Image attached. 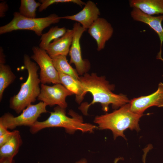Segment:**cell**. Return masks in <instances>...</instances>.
<instances>
[{
  "label": "cell",
  "mask_w": 163,
  "mask_h": 163,
  "mask_svg": "<svg viewBox=\"0 0 163 163\" xmlns=\"http://www.w3.org/2000/svg\"><path fill=\"white\" fill-rule=\"evenodd\" d=\"M73 34L72 44L69 53L70 56L69 64H74L76 70L79 75L86 73L90 68V63L87 59H82L80 40L86 30L80 24L76 22L73 25Z\"/></svg>",
  "instance_id": "cell-8"
},
{
  "label": "cell",
  "mask_w": 163,
  "mask_h": 163,
  "mask_svg": "<svg viewBox=\"0 0 163 163\" xmlns=\"http://www.w3.org/2000/svg\"><path fill=\"white\" fill-rule=\"evenodd\" d=\"M143 115L132 112L129 103L111 113L96 116L94 121L98 125L99 129L111 131L115 140L118 136L126 139L124 131L128 129L139 131V122Z\"/></svg>",
  "instance_id": "cell-2"
},
{
  "label": "cell",
  "mask_w": 163,
  "mask_h": 163,
  "mask_svg": "<svg viewBox=\"0 0 163 163\" xmlns=\"http://www.w3.org/2000/svg\"><path fill=\"white\" fill-rule=\"evenodd\" d=\"M22 143L19 131L14 130V133L11 139L0 147V158H14L18 152Z\"/></svg>",
  "instance_id": "cell-16"
},
{
  "label": "cell",
  "mask_w": 163,
  "mask_h": 163,
  "mask_svg": "<svg viewBox=\"0 0 163 163\" xmlns=\"http://www.w3.org/2000/svg\"><path fill=\"white\" fill-rule=\"evenodd\" d=\"M78 80L85 95L88 92L93 97V100L90 104L83 103L79 107L85 115H88L89 107L95 103H100L102 110L107 112L110 104L113 109L116 110L130 102L125 95L113 93L114 85L110 84L104 76H98L95 73L90 74L86 73L79 77Z\"/></svg>",
  "instance_id": "cell-1"
},
{
  "label": "cell",
  "mask_w": 163,
  "mask_h": 163,
  "mask_svg": "<svg viewBox=\"0 0 163 163\" xmlns=\"http://www.w3.org/2000/svg\"><path fill=\"white\" fill-rule=\"evenodd\" d=\"M41 5L40 2L34 0H21L19 8V14L28 18H36V11Z\"/></svg>",
  "instance_id": "cell-21"
},
{
  "label": "cell",
  "mask_w": 163,
  "mask_h": 163,
  "mask_svg": "<svg viewBox=\"0 0 163 163\" xmlns=\"http://www.w3.org/2000/svg\"><path fill=\"white\" fill-rule=\"evenodd\" d=\"M13 158V157L0 158V163H14Z\"/></svg>",
  "instance_id": "cell-25"
},
{
  "label": "cell",
  "mask_w": 163,
  "mask_h": 163,
  "mask_svg": "<svg viewBox=\"0 0 163 163\" xmlns=\"http://www.w3.org/2000/svg\"><path fill=\"white\" fill-rule=\"evenodd\" d=\"M8 131L7 129L0 124V136L4 134Z\"/></svg>",
  "instance_id": "cell-28"
},
{
  "label": "cell",
  "mask_w": 163,
  "mask_h": 163,
  "mask_svg": "<svg viewBox=\"0 0 163 163\" xmlns=\"http://www.w3.org/2000/svg\"><path fill=\"white\" fill-rule=\"evenodd\" d=\"M47 104L42 101L28 106L19 115L15 117L9 113H5L0 118V124L7 129H13L21 126H32L41 114L46 113Z\"/></svg>",
  "instance_id": "cell-6"
},
{
  "label": "cell",
  "mask_w": 163,
  "mask_h": 163,
  "mask_svg": "<svg viewBox=\"0 0 163 163\" xmlns=\"http://www.w3.org/2000/svg\"><path fill=\"white\" fill-rule=\"evenodd\" d=\"M144 163H145V162H144Z\"/></svg>",
  "instance_id": "cell-29"
},
{
  "label": "cell",
  "mask_w": 163,
  "mask_h": 163,
  "mask_svg": "<svg viewBox=\"0 0 163 163\" xmlns=\"http://www.w3.org/2000/svg\"><path fill=\"white\" fill-rule=\"evenodd\" d=\"M23 61L24 68L27 71V78L21 84L18 93L10 100V108L18 114L35 101L41 89L40 87L41 82L37 73L39 67L26 54L24 56Z\"/></svg>",
  "instance_id": "cell-4"
},
{
  "label": "cell",
  "mask_w": 163,
  "mask_h": 163,
  "mask_svg": "<svg viewBox=\"0 0 163 163\" xmlns=\"http://www.w3.org/2000/svg\"><path fill=\"white\" fill-rule=\"evenodd\" d=\"M129 4L149 15L163 14V0H130Z\"/></svg>",
  "instance_id": "cell-15"
},
{
  "label": "cell",
  "mask_w": 163,
  "mask_h": 163,
  "mask_svg": "<svg viewBox=\"0 0 163 163\" xmlns=\"http://www.w3.org/2000/svg\"><path fill=\"white\" fill-rule=\"evenodd\" d=\"M123 159L122 157L117 158L115 159L114 163H117L119 160H122ZM75 163H87V161L86 159L83 158L76 162Z\"/></svg>",
  "instance_id": "cell-27"
},
{
  "label": "cell",
  "mask_w": 163,
  "mask_h": 163,
  "mask_svg": "<svg viewBox=\"0 0 163 163\" xmlns=\"http://www.w3.org/2000/svg\"><path fill=\"white\" fill-rule=\"evenodd\" d=\"M130 109L133 112L143 115L144 112L152 106L163 107V83H159L157 90L152 94L133 98L129 102Z\"/></svg>",
  "instance_id": "cell-10"
},
{
  "label": "cell",
  "mask_w": 163,
  "mask_h": 163,
  "mask_svg": "<svg viewBox=\"0 0 163 163\" xmlns=\"http://www.w3.org/2000/svg\"><path fill=\"white\" fill-rule=\"evenodd\" d=\"M40 88V93L37 98L38 100L50 106L57 105L64 109L67 107L66 97L73 94L61 84L52 86L41 84Z\"/></svg>",
  "instance_id": "cell-9"
},
{
  "label": "cell",
  "mask_w": 163,
  "mask_h": 163,
  "mask_svg": "<svg viewBox=\"0 0 163 163\" xmlns=\"http://www.w3.org/2000/svg\"><path fill=\"white\" fill-rule=\"evenodd\" d=\"M89 35L96 42L97 50L103 49L106 42L112 37L113 29L105 19L99 18L88 29Z\"/></svg>",
  "instance_id": "cell-11"
},
{
  "label": "cell",
  "mask_w": 163,
  "mask_h": 163,
  "mask_svg": "<svg viewBox=\"0 0 163 163\" xmlns=\"http://www.w3.org/2000/svg\"><path fill=\"white\" fill-rule=\"evenodd\" d=\"M41 5L38 11L41 12L46 9L49 6L54 4L64 3H72L75 4L82 7L85 3L80 0H39Z\"/></svg>",
  "instance_id": "cell-22"
},
{
  "label": "cell",
  "mask_w": 163,
  "mask_h": 163,
  "mask_svg": "<svg viewBox=\"0 0 163 163\" xmlns=\"http://www.w3.org/2000/svg\"><path fill=\"white\" fill-rule=\"evenodd\" d=\"M5 56L3 52V50L2 47L0 48V63H5Z\"/></svg>",
  "instance_id": "cell-26"
},
{
  "label": "cell",
  "mask_w": 163,
  "mask_h": 163,
  "mask_svg": "<svg viewBox=\"0 0 163 163\" xmlns=\"http://www.w3.org/2000/svg\"><path fill=\"white\" fill-rule=\"evenodd\" d=\"M14 133V130L12 131H8L2 136H0V147L7 142L11 137Z\"/></svg>",
  "instance_id": "cell-23"
},
{
  "label": "cell",
  "mask_w": 163,
  "mask_h": 163,
  "mask_svg": "<svg viewBox=\"0 0 163 163\" xmlns=\"http://www.w3.org/2000/svg\"><path fill=\"white\" fill-rule=\"evenodd\" d=\"M66 30L65 27H59L58 26L52 27L47 32L41 36L39 47L46 51L51 41L62 36Z\"/></svg>",
  "instance_id": "cell-20"
},
{
  "label": "cell",
  "mask_w": 163,
  "mask_h": 163,
  "mask_svg": "<svg viewBox=\"0 0 163 163\" xmlns=\"http://www.w3.org/2000/svg\"><path fill=\"white\" fill-rule=\"evenodd\" d=\"M59 74L61 84L75 94L76 100L80 104L84 99L85 95L79 80L68 75L60 73Z\"/></svg>",
  "instance_id": "cell-17"
},
{
  "label": "cell",
  "mask_w": 163,
  "mask_h": 163,
  "mask_svg": "<svg viewBox=\"0 0 163 163\" xmlns=\"http://www.w3.org/2000/svg\"><path fill=\"white\" fill-rule=\"evenodd\" d=\"M31 58L40 69V78L41 84H61L59 74L55 68L52 58L46 51L38 46L32 47Z\"/></svg>",
  "instance_id": "cell-7"
},
{
  "label": "cell",
  "mask_w": 163,
  "mask_h": 163,
  "mask_svg": "<svg viewBox=\"0 0 163 163\" xmlns=\"http://www.w3.org/2000/svg\"><path fill=\"white\" fill-rule=\"evenodd\" d=\"M8 8V5L5 2H2L0 3V17H3L5 15V12Z\"/></svg>",
  "instance_id": "cell-24"
},
{
  "label": "cell",
  "mask_w": 163,
  "mask_h": 163,
  "mask_svg": "<svg viewBox=\"0 0 163 163\" xmlns=\"http://www.w3.org/2000/svg\"><path fill=\"white\" fill-rule=\"evenodd\" d=\"M5 63H0V101L5 89L12 83L16 76L11 68Z\"/></svg>",
  "instance_id": "cell-19"
},
{
  "label": "cell",
  "mask_w": 163,
  "mask_h": 163,
  "mask_svg": "<svg viewBox=\"0 0 163 163\" xmlns=\"http://www.w3.org/2000/svg\"><path fill=\"white\" fill-rule=\"evenodd\" d=\"M100 14L99 9L97 5L93 2L89 0L78 13L73 15L61 17V18L76 21L87 30L99 18Z\"/></svg>",
  "instance_id": "cell-12"
},
{
  "label": "cell",
  "mask_w": 163,
  "mask_h": 163,
  "mask_svg": "<svg viewBox=\"0 0 163 163\" xmlns=\"http://www.w3.org/2000/svg\"><path fill=\"white\" fill-rule=\"evenodd\" d=\"M66 114L65 109L57 106L54 108L53 112L50 113L46 120L43 121H37L30 127V132L34 134L45 128L59 127L64 128L67 133L72 134L77 130L83 133H92L98 128L95 125L84 123L82 116L72 110H69L68 113L71 117Z\"/></svg>",
  "instance_id": "cell-3"
},
{
  "label": "cell",
  "mask_w": 163,
  "mask_h": 163,
  "mask_svg": "<svg viewBox=\"0 0 163 163\" xmlns=\"http://www.w3.org/2000/svg\"><path fill=\"white\" fill-rule=\"evenodd\" d=\"M54 66L59 73L70 76L78 80L79 77L76 71L68 62L66 56L59 55L51 58Z\"/></svg>",
  "instance_id": "cell-18"
},
{
  "label": "cell",
  "mask_w": 163,
  "mask_h": 163,
  "mask_svg": "<svg viewBox=\"0 0 163 163\" xmlns=\"http://www.w3.org/2000/svg\"><path fill=\"white\" fill-rule=\"evenodd\" d=\"M73 34L72 29L67 30L62 36L51 42L46 50L49 56L51 58L59 55L67 56L72 44Z\"/></svg>",
  "instance_id": "cell-14"
},
{
  "label": "cell",
  "mask_w": 163,
  "mask_h": 163,
  "mask_svg": "<svg viewBox=\"0 0 163 163\" xmlns=\"http://www.w3.org/2000/svg\"><path fill=\"white\" fill-rule=\"evenodd\" d=\"M61 19V17L55 14L45 17L30 18L16 12L14 13L13 18L10 22L0 27V34L18 30H27L33 31L37 35L41 36L45 28L52 24L58 23Z\"/></svg>",
  "instance_id": "cell-5"
},
{
  "label": "cell",
  "mask_w": 163,
  "mask_h": 163,
  "mask_svg": "<svg viewBox=\"0 0 163 163\" xmlns=\"http://www.w3.org/2000/svg\"><path fill=\"white\" fill-rule=\"evenodd\" d=\"M132 18L136 21L143 22L148 25L158 34L160 40V50L158 55L159 58L162 59L161 54L163 43V14L154 16L147 14L136 8H133L131 11Z\"/></svg>",
  "instance_id": "cell-13"
}]
</instances>
